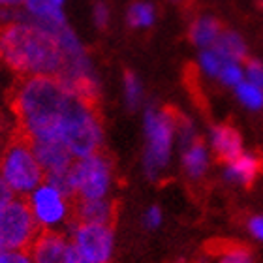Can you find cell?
Here are the masks:
<instances>
[{
    "mask_svg": "<svg viewBox=\"0 0 263 263\" xmlns=\"http://www.w3.org/2000/svg\"><path fill=\"white\" fill-rule=\"evenodd\" d=\"M79 94L59 76L19 77L11 90V109L19 134L28 141L59 139Z\"/></svg>",
    "mask_w": 263,
    "mask_h": 263,
    "instance_id": "cell-1",
    "label": "cell"
},
{
    "mask_svg": "<svg viewBox=\"0 0 263 263\" xmlns=\"http://www.w3.org/2000/svg\"><path fill=\"white\" fill-rule=\"evenodd\" d=\"M62 61L55 30L23 13L0 27V62L19 77L59 76Z\"/></svg>",
    "mask_w": 263,
    "mask_h": 263,
    "instance_id": "cell-2",
    "label": "cell"
},
{
    "mask_svg": "<svg viewBox=\"0 0 263 263\" xmlns=\"http://www.w3.org/2000/svg\"><path fill=\"white\" fill-rule=\"evenodd\" d=\"M143 170L151 181H158L173 160L177 143V117L158 105H147L143 113Z\"/></svg>",
    "mask_w": 263,
    "mask_h": 263,
    "instance_id": "cell-3",
    "label": "cell"
},
{
    "mask_svg": "<svg viewBox=\"0 0 263 263\" xmlns=\"http://www.w3.org/2000/svg\"><path fill=\"white\" fill-rule=\"evenodd\" d=\"M0 177L17 197H27L40 182L45 181V173L32 145L21 134L8 139L0 148Z\"/></svg>",
    "mask_w": 263,
    "mask_h": 263,
    "instance_id": "cell-4",
    "label": "cell"
},
{
    "mask_svg": "<svg viewBox=\"0 0 263 263\" xmlns=\"http://www.w3.org/2000/svg\"><path fill=\"white\" fill-rule=\"evenodd\" d=\"M73 158H83L92 153H98L104 143V128L94 102L79 98L71 107L64 126L59 136Z\"/></svg>",
    "mask_w": 263,
    "mask_h": 263,
    "instance_id": "cell-5",
    "label": "cell"
},
{
    "mask_svg": "<svg viewBox=\"0 0 263 263\" xmlns=\"http://www.w3.org/2000/svg\"><path fill=\"white\" fill-rule=\"evenodd\" d=\"M25 199L40 231H64L73 222L76 199L53 182H40Z\"/></svg>",
    "mask_w": 263,
    "mask_h": 263,
    "instance_id": "cell-6",
    "label": "cell"
},
{
    "mask_svg": "<svg viewBox=\"0 0 263 263\" xmlns=\"http://www.w3.org/2000/svg\"><path fill=\"white\" fill-rule=\"evenodd\" d=\"M68 177L73 199L109 197L115 181L111 160L100 151L73 160L68 170Z\"/></svg>",
    "mask_w": 263,
    "mask_h": 263,
    "instance_id": "cell-7",
    "label": "cell"
},
{
    "mask_svg": "<svg viewBox=\"0 0 263 263\" xmlns=\"http://www.w3.org/2000/svg\"><path fill=\"white\" fill-rule=\"evenodd\" d=\"M40 230L25 197H13L0 209V250H28Z\"/></svg>",
    "mask_w": 263,
    "mask_h": 263,
    "instance_id": "cell-8",
    "label": "cell"
},
{
    "mask_svg": "<svg viewBox=\"0 0 263 263\" xmlns=\"http://www.w3.org/2000/svg\"><path fill=\"white\" fill-rule=\"evenodd\" d=\"M71 248L92 263H111L115 254V230L113 224L79 222L73 220L68 228Z\"/></svg>",
    "mask_w": 263,
    "mask_h": 263,
    "instance_id": "cell-9",
    "label": "cell"
},
{
    "mask_svg": "<svg viewBox=\"0 0 263 263\" xmlns=\"http://www.w3.org/2000/svg\"><path fill=\"white\" fill-rule=\"evenodd\" d=\"M71 242L64 231H40L28 252L34 263H66Z\"/></svg>",
    "mask_w": 263,
    "mask_h": 263,
    "instance_id": "cell-10",
    "label": "cell"
},
{
    "mask_svg": "<svg viewBox=\"0 0 263 263\" xmlns=\"http://www.w3.org/2000/svg\"><path fill=\"white\" fill-rule=\"evenodd\" d=\"M30 145L45 177L64 173L70 170V165L76 160L61 139H36V141H30Z\"/></svg>",
    "mask_w": 263,
    "mask_h": 263,
    "instance_id": "cell-11",
    "label": "cell"
},
{
    "mask_svg": "<svg viewBox=\"0 0 263 263\" xmlns=\"http://www.w3.org/2000/svg\"><path fill=\"white\" fill-rule=\"evenodd\" d=\"M259 171H261V160H259L258 154L242 151L241 154H237L235 158L224 162L222 177H224V181L231 182V184L248 186L258 179Z\"/></svg>",
    "mask_w": 263,
    "mask_h": 263,
    "instance_id": "cell-12",
    "label": "cell"
},
{
    "mask_svg": "<svg viewBox=\"0 0 263 263\" xmlns=\"http://www.w3.org/2000/svg\"><path fill=\"white\" fill-rule=\"evenodd\" d=\"M21 8L23 15L51 30L66 25L64 0H21Z\"/></svg>",
    "mask_w": 263,
    "mask_h": 263,
    "instance_id": "cell-13",
    "label": "cell"
},
{
    "mask_svg": "<svg viewBox=\"0 0 263 263\" xmlns=\"http://www.w3.org/2000/svg\"><path fill=\"white\" fill-rule=\"evenodd\" d=\"M211 148L201 139H194L181 147V165L190 181H201L211 167Z\"/></svg>",
    "mask_w": 263,
    "mask_h": 263,
    "instance_id": "cell-14",
    "label": "cell"
},
{
    "mask_svg": "<svg viewBox=\"0 0 263 263\" xmlns=\"http://www.w3.org/2000/svg\"><path fill=\"white\" fill-rule=\"evenodd\" d=\"M209 148L216 158L228 162L235 158L237 154H241L245 151V145H242L241 134L235 128L228 124H218L209 132Z\"/></svg>",
    "mask_w": 263,
    "mask_h": 263,
    "instance_id": "cell-15",
    "label": "cell"
},
{
    "mask_svg": "<svg viewBox=\"0 0 263 263\" xmlns=\"http://www.w3.org/2000/svg\"><path fill=\"white\" fill-rule=\"evenodd\" d=\"M113 218H115V205L109 197L76 199L73 201V220L96 222V224H113Z\"/></svg>",
    "mask_w": 263,
    "mask_h": 263,
    "instance_id": "cell-16",
    "label": "cell"
},
{
    "mask_svg": "<svg viewBox=\"0 0 263 263\" xmlns=\"http://www.w3.org/2000/svg\"><path fill=\"white\" fill-rule=\"evenodd\" d=\"M222 27L220 23L211 15H201L194 19V23L190 25V40L192 44L199 49H207L213 47L214 42L218 40Z\"/></svg>",
    "mask_w": 263,
    "mask_h": 263,
    "instance_id": "cell-17",
    "label": "cell"
},
{
    "mask_svg": "<svg viewBox=\"0 0 263 263\" xmlns=\"http://www.w3.org/2000/svg\"><path fill=\"white\" fill-rule=\"evenodd\" d=\"M213 47L224 57L226 61L242 62V59L247 57V44H245V40L237 32H231V30H222Z\"/></svg>",
    "mask_w": 263,
    "mask_h": 263,
    "instance_id": "cell-18",
    "label": "cell"
},
{
    "mask_svg": "<svg viewBox=\"0 0 263 263\" xmlns=\"http://www.w3.org/2000/svg\"><path fill=\"white\" fill-rule=\"evenodd\" d=\"M126 21L132 28L137 30H147L156 23V10L151 2H134L126 11Z\"/></svg>",
    "mask_w": 263,
    "mask_h": 263,
    "instance_id": "cell-19",
    "label": "cell"
},
{
    "mask_svg": "<svg viewBox=\"0 0 263 263\" xmlns=\"http://www.w3.org/2000/svg\"><path fill=\"white\" fill-rule=\"evenodd\" d=\"M233 90H235L237 100H239L247 109H250V111L263 109V88L261 87L247 81V79H242L241 83H237L235 87H233Z\"/></svg>",
    "mask_w": 263,
    "mask_h": 263,
    "instance_id": "cell-20",
    "label": "cell"
},
{
    "mask_svg": "<svg viewBox=\"0 0 263 263\" xmlns=\"http://www.w3.org/2000/svg\"><path fill=\"white\" fill-rule=\"evenodd\" d=\"M122 94H124V102H126L128 109H139L145 100V88H143L141 79L128 71L122 81Z\"/></svg>",
    "mask_w": 263,
    "mask_h": 263,
    "instance_id": "cell-21",
    "label": "cell"
},
{
    "mask_svg": "<svg viewBox=\"0 0 263 263\" xmlns=\"http://www.w3.org/2000/svg\"><path fill=\"white\" fill-rule=\"evenodd\" d=\"M226 59L220 55L218 51L214 49V47H207V49H201L199 51V57H197V64H199V70L205 73L207 77H218L220 70H222V66L226 64Z\"/></svg>",
    "mask_w": 263,
    "mask_h": 263,
    "instance_id": "cell-22",
    "label": "cell"
},
{
    "mask_svg": "<svg viewBox=\"0 0 263 263\" xmlns=\"http://www.w3.org/2000/svg\"><path fill=\"white\" fill-rule=\"evenodd\" d=\"M214 263H256V261H254V256L248 248L233 245V247L224 248V250L216 256Z\"/></svg>",
    "mask_w": 263,
    "mask_h": 263,
    "instance_id": "cell-23",
    "label": "cell"
},
{
    "mask_svg": "<svg viewBox=\"0 0 263 263\" xmlns=\"http://www.w3.org/2000/svg\"><path fill=\"white\" fill-rule=\"evenodd\" d=\"M222 85L226 87H235L237 83H241L245 79V68H242L241 62L237 61H228L224 66H222V70H220L218 77H216Z\"/></svg>",
    "mask_w": 263,
    "mask_h": 263,
    "instance_id": "cell-24",
    "label": "cell"
},
{
    "mask_svg": "<svg viewBox=\"0 0 263 263\" xmlns=\"http://www.w3.org/2000/svg\"><path fill=\"white\" fill-rule=\"evenodd\" d=\"M141 222L147 230H158L164 224V211L158 205H151L148 209H145V213L141 216Z\"/></svg>",
    "mask_w": 263,
    "mask_h": 263,
    "instance_id": "cell-25",
    "label": "cell"
},
{
    "mask_svg": "<svg viewBox=\"0 0 263 263\" xmlns=\"http://www.w3.org/2000/svg\"><path fill=\"white\" fill-rule=\"evenodd\" d=\"M242 68H245V79L263 88V64L261 62L254 59V61H248Z\"/></svg>",
    "mask_w": 263,
    "mask_h": 263,
    "instance_id": "cell-26",
    "label": "cell"
},
{
    "mask_svg": "<svg viewBox=\"0 0 263 263\" xmlns=\"http://www.w3.org/2000/svg\"><path fill=\"white\" fill-rule=\"evenodd\" d=\"M0 263H34L28 250H0Z\"/></svg>",
    "mask_w": 263,
    "mask_h": 263,
    "instance_id": "cell-27",
    "label": "cell"
},
{
    "mask_svg": "<svg viewBox=\"0 0 263 263\" xmlns=\"http://www.w3.org/2000/svg\"><path fill=\"white\" fill-rule=\"evenodd\" d=\"M111 19V11L109 8H107V4H104V2H96L92 8V21L94 25L98 28H105L107 27V23H109Z\"/></svg>",
    "mask_w": 263,
    "mask_h": 263,
    "instance_id": "cell-28",
    "label": "cell"
},
{
    "mask_svg": "<svg viewBox=\"0 0 263 263\" xmlns=\"http://www.w3.org/2000/svg\"><path fill=\"white\" fill-rule=\"evenodd\" d=\"M248 231L256 241L263 242V214H256L248 220Z\"/></svg>",
    "mask_w": 263,
    "mask_h": 263,
    "instance_id": "cell-29",
    "label": "cell"
},
{
    "mask_svg": "<svg viewBox=\"0 0 263 263\" xmlns=\"http://www.w3.org/2000/svg\"><path fill=\"white\" fill-rule=\"evenodd\" d=\"M13 197H15V194L11 192V188L8 186V184L4 182V179L0 177V209L4 207V205H8Z\"/></svg>",
    "mask_w": 263,
    "mask_h": 263,
    "instance_id": "cell-30",
    "label": "cell"
},
{
    "mask_svg": "<svg viewBox=\"0 0 263 263\" xmlns=\"http://www.w3.org/2000/svg\"><path fill=\"white\" fill-rule=\"evenodd\" d=\"M17 15H19V13H17L13 8H4V6H0V27L6 25V23L13 21Z\"/></svg>",
    "mask_w": 263,
    "mask_h": 263,
    "instance_id": "cell-31",
    "label": "cell"
},
{
    "mask_svg": "<svg viewBox=\"0 0 263 263\" xmlns=\"http://www.w3.org/2000/svg\"><path fill=\"white\" fill-rule=\"evenodd\" d=\"M66 263H92V261H88L87 258H83L81 254H77L73 248L70 250V254H68V259H66Z\"/></svg>",
    "mask_w": 263,
    "mask_h": 263,
    "instance_id": "cell-32",
    "label": "cell"
},
{
    "mask_svg": "<svg viewBox=\"0 0 263 263\" xmlns=\"http://www.w3.org/2000/svg\"><path fill=\"white\" fill-rule=\"evenodd\" d=\"M2 132H4V124H2V121H0V137H2Z\"/></svg>",
    "mask_w": 263,
    "mask_h": 263,
    "instance_id": "cell-33",
    "label": "cell"
},
{
    "mask_svg": "<svg viewBox=\"0 0 263 263\" xmlns=\"http://www.w3.org/2000/svg\"><path fill=\"white\" fill-rule=\"evenodd\" d=\"M173 2H182V0H173Z\"/></svg>",
    "mask_w": 263,
    "mask_h": 263,
    "instance_id": "cell-34",
    "label": "cell"
}]
</instances>
